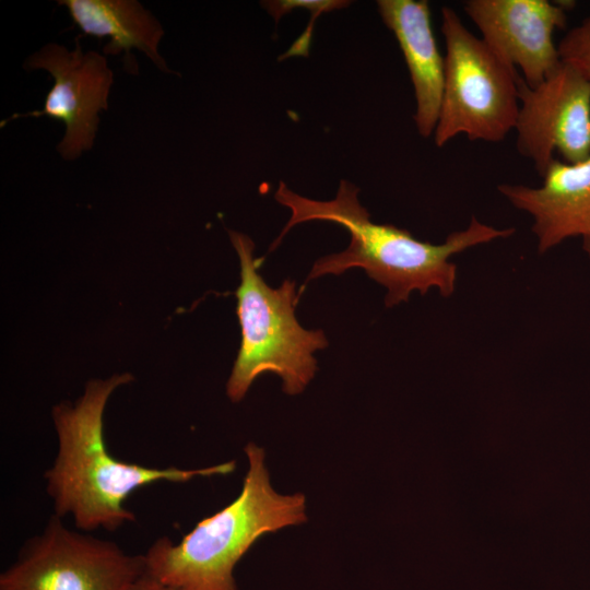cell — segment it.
<instances>
[{
    "instance_id": "cell-1",
    "label": "cell",
    "mask_w": 590,
    "mask_h": 590,
    "mask_svg": "<svg viewBox=\"0 0 590 590\" xmlns=\"http://www.w3.org/2000/svg\"><path fill=\"white\" fill-rule=\"evenodd\" d=\"M358 188L341 180L334 199L318 201L297 194L280 181L275 200L291 210V217L271 246L273 250L295 225L308 221H328L349 231V247L319 258L307 281L326 274L340 275L351 268H362L387 288L385 304L394 306L409 299L413 291L426 294L432 287L442 296L456 288L457 267L450 258L468 248L514 234V228H496L475 216L464 229L452 232L442 244L416 239L409 231L370 220L359 203Z\"/></svg>"
},
{
    "instance_id": "cell-2",
    "label": "cell",
    "mask_w": 590,
    "mask_h": 590,
    "mask_svg": "<svg viewBox=\"0 0 590 590\" xmlns=\"http://www.w3.org/2000/svg\"><path fill=\"white\" fill-rule=\"evenodd\" d=\"M131 380L130 374L92 380L74 405L61 403L52 410L58 451L44 474L46 491L55 515L71 516L80 530L115 531L133 522L135 515L123 502L145 485L185 483L197 476L225 475L235 469L234 461L186 470L150 468L114 458L106 448L103 414L111 392Z\"/></svg>"
},
{
    "instance_id": "cell-3",
    "label": "cell",
    "mask_w": 590,
    "mask_h": 590,
    "mask_svg": "<svg viewBox=\"0 0 590 590\" xmlns=\"http://www.w3.org/2000/svg\"><path fill=\"white\" fill-rule=\"evenodd\" d=\"M248 470L234 502L200 520L179 543L162 536L143 554L145 574L173 590H238L234 569L261 536L307 520L306 497L271 485L264 451L245 447Z\"/></svg>"
},
{
    "instance_id": "cell-4",
    "label": "cell",
    "mask_w": 590,
    "mask_h": 590,
    "mask_svg": "<svg viewBox=\"0 0 590 590\" xmlns=\"http://www.w3.org/2000/svg\"><path fill=\"white\" fill-rule=\"evenodd\" d=\"M240 262V284L236 291L241 342L226 385L233 402L240 401L255 379L273 373L281 377L283 391H304L317 370L314 352L328 341L322 330H306L295 317L298 295L294 281L270 287L258 272L261 260L253 258V241L245 234L229 231Z\"/></svg>"
},
{
    "instance_id": "cell-5",
    "label": "cell",
    "mask_w": 590,
    "mask_h": 590,
    "mask_svg": "<svg viewBox=\"0 0 590 590\" xmlns=\"http://www.w3.org/2000/svg\"><path fill=\"white\" fill-rule=\"evenodd\" d=\"M445 79L437 146L463 134L472 141L499 142L515 129L519 110L518 71L502 61L450 7L441 8Z\"/></svg>"
},
{
    "instance_id": "cell-6",
    "label": "cell",
    "mask_w": 590,
    "mask_h": 590,
    "mask_svg": "<svg viewBox=\"0 0 590 590\" xmlns=\"http://www.w3.org/2000/svg\"><path fill=\"white\" fill-rule=\"evenodd\" d=\"M54 515L0 575V590H128L145 574L143 555L73 531Z\"/></svg>"
},
{
    "instance_id": "cell-7",
    "label": "cell",
    "mask_w": 590,
    "mask_h": 590,
    "mask_svg": "<svg viewBox=\"0 0 590 590\" xmlns=\"http://www.w3.org/2000/svg\"><path fill=\"white\" fill-rule=\"evenodd\" d=\"M517 150L542 177L557 151L567 163L590 155V83L560 63L538 85L521 78L515 129Z\"/></svg>"
},
{
    "instance_id": "cell-8",
    "label": "cell",
    "mask_w": 590,
    "mask_h": 590,
    "mask_svg": "<svg viewBox=\"0 0 590 590\" xmlns=\"http://www.w3.org/2000/svg\"><path fill=\"white\" fill-rule=\"evenodd\" d=\"M79 39L80 36L71 50L49 43L28 57L25 68L46 70L54 78V84L42 109L14 114L0 125L44 115L62 121L66 130L57 151L67 161L92 149L99 123L98 114L108 108L114 81L106 57L94 50L84 51Z\"/></svg>"
},
{
    "instance_id": "cell-9",
    "label": "cell",
    "mask_w": 590,
    "mask_h": 590,
    "mask_svg": "<svg viewBox=\"0 0 590 590\" xmlns=\"http://www.w3.org/2000/svg\"><path fill=\"white\" fill-rule=\"evenodd\" d=\"M463 10L481 39L506 64L519 69L529 86L559 63L554 32L566 24L567 7L547 0H468Z\"/></svg>"
},
{
    "instance_id": "cell-10",
    "label": "cell",
    "mask_w": 590,
    "mask_h": 590,
    "mask_svg": "<svg viewBox=\"0 0 590 590\" xmlns=\"http://www.w3.org/2000/svg\"><path fill=\"white\" fill-rule=\"evenodd\" d=\"M539 187L503 184L497 190L533 219L540 252L590 231V155L578 163L556 158Z\"/></svg>"
},
{
    "instance_id": "cell-11",
    "label": "cell",
    "mask_w": 590,
    "mask_h": 590,
    "mask_svg": "<svg viewBox=\"0 0 590 590\" xmlns=\"http://www.w3.org/2000/svg\"><path fill=\"white\" fill-rule=\"evenodd\" d=\"M379 14L403 54L414 88V121L418 133L434 134L442 97L445 57L434 36L425 0H378Z\"/></svg>"
},
{
    "instance_id": "cell-12",
    "label": "cell",
    "mask_w": 590,
    "mask_h": 590,
    "mask_svg": "<svg viewBox=\"0 0 590 590\" xmlns=\"http://www.w3.org/2000/svg\"><path fill=\"white\" fill-rule=\"evenodd\" d=\"M85 35L108 36L105 55L125 51L128 72L137 73L131 49L142 51L160 70L172 73L158 52L164 35L160 21L137 0H60Z\"/></svg>"
},
{
    "instance_id": "cell-13",
    "label": "cell",
    "mask_w": 590,
    "mask_h": 590,
    "mask_svg": "<svg viewBox=\"0 0 590 590\" xmlns=\"http://www.w3.org/2000/svg\"><path fill=\"white\" fill-rule=\"evenodd\" d=\"M560 60L590 83V15L570 28L558 44Z\"/></svg>"
},
{
    "instance_id": "cell-14",
    "label": "cell",
    "mask_w": 590,
    "mask_h": 590,
    "mask_svg": "<svg viewBox=\"0 0 590 590\" xmlns=\"http://www.w3.org/2000/svg\"><path fill=\"white\" fill-rule=\"evenodd\" d=\"M349 4L350 1L344 0H323L322 4L311 12L310 25L306 28V32L298 38V40L295 42L291 49L285 54V58L294 55L307 56L308 47L311 39L312 24L315 23L316 19L321 13L345 8Z\"/></svg>"
},
{
    "instance_id": "cell-15",
    "label": "cell",
    "mask_w": 590,
    "mask_h": 590,
    "mask_svg": "<svg viewBox=\"0 0 590 590\" xmlns=\"http://www.w3.org/2000/svg\"><path fill=\"white\" fill-rule=\"evenodd\" d=\"M128 590H173L148 574L142 575Z\"/></svg>"
},
{
    "instance_id": "cell-16",
    "label": "cell",
    "mask_w": 590,
    "mask_h": 590,
    "mask_svg": "<svg viewBox=\"0 0 590 590\" xmlns=\"http://www.w3.org/2000/svg\"><path fill=\"white\" fill-rule=\"evenodd\" d=\"M582 247L590 260V231L582 237Z\"/></svg>"
}]
</instances>
